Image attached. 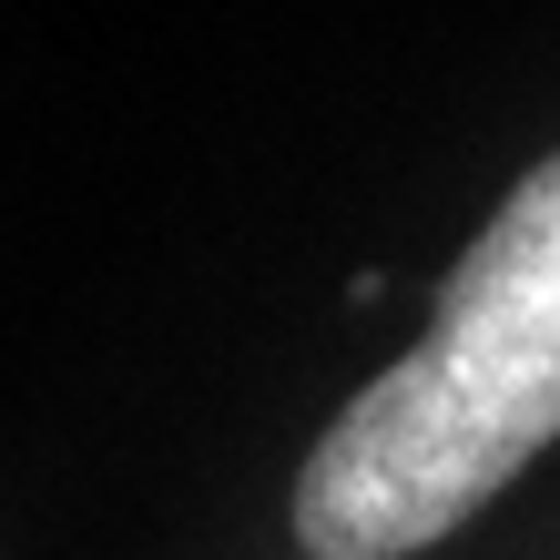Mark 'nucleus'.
<instances>
[{"label":"nucleus","instance_id":"1","mask_svg":"<svg viewBox=\"0 0 560 560\" xmlns=\"http://www.w3.org/2000/svg\"><path fill=\"white\" fill-rule=\"evenodd\" d=\"M560 439V153L448 266L428 337L326 418L295 469L306 560H408Z\"/></svg>","mask_w":560,"mask_h":560}]
</instances>
